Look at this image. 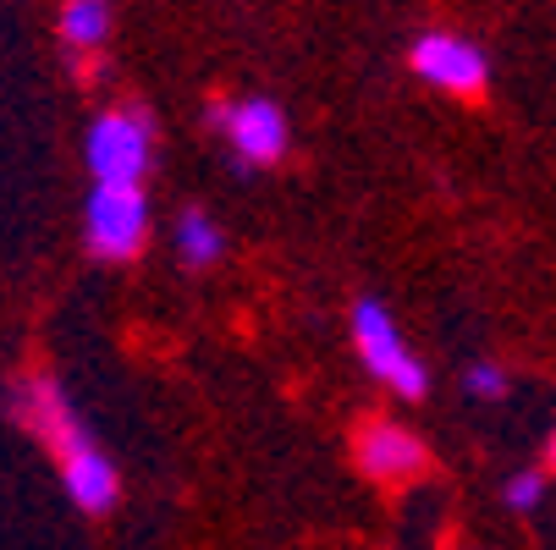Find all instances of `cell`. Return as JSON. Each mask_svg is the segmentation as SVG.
I'll return each mask as SVG.
<instances>
[{"label":"cell","instance_id":"obj_1","mask_svg":"<svg viewBox=\"0 0 556 550\" xmlns=\"http://www.w3.org/2000/svg\"><path fill=\"white\" fill-rule=\"evenodd\" d=\"M12 419L28 435L45 440V451L61 468V485H66V496L77 507L94 512V517H105L116 507V490H122L116 462L94 446L89 424L77 419V408L66 402V391H61L55 374H28L23 385H12Z\"/></svg>","mask_w":556,"mask_h":550},{"label":"cell","instance_id":"obj_2","mask_svg":"<svg viewBox=\"0 0 556 550\" xmlns=\"http://www.w3.org/2000/svg\"><path fill=\"white\" fill-rule=\"evenodd\" d=\"M353 347H358L364 369L380 385H391L396 397H408V402H425L430 397V369L414 358V347L403 342V331H396L391 308L380 297H358L353 303Z\"/></svg>","mask_w":556,"mask_h":550},{"label":"cell","instance_id":"obj_3","mask_svg":"<svg viewBox=\"0 0 556 550\" xmlns=\"http://www.w3.org/2000/svg\"><path fill=\"white\" fill-rule=\"evenodd\" d=\"M84 154H89L94 188H138L149 161H154V121H149V111L122 105V111L94 116Z\"/></svg>","mask_w":556,"mask_h":550},{"label":"cell","instance_id":"obj_4","mask_svg":"<svg viewBox=\"0 0 556 550\" xmlns=\"http://www.w3.org/2000/svg\"><path fill=\"white\" fill-rule=\"evenodd\" d=\"M204 121L231 143V154L243 166H276L292 143V127H287L281 105H270V100H215L204 111Z\"/></svg>","mask_w":556,"mask_h":550},{"label":"cell","instance_id":"obj_5","mask_svg":"<svg viewBox=\"0 0 556 550\" xmlns=\"http://www.w3.org/2000/svg\"><path fill=\"white\" fill-rule=\"evenodd\" d=\"M84 231H89V254L127 265L138 259L143 238H149V199L143 188H94L89 209H84Z\"/></svg>","mask_w":556,"mask_h":550},{"label":"cell","instance_id":"obj_6","mask_svg":"<svg viewBox=\"0 0 556 550\" xmlns=\"http://www.w3.org/2000/svg\"><path fill=\"white\" fill-rule=\"evenodd\" d=\"M353 457H358V468H364L375 485H408V479H419L425 468H430L425 440H419L414 430H403L396 419H369V424H358Z\"/></svg>","mask_w":556,"mask_h":550},{"label":"cell","instance_id":"obj_7","mask_svg":"<svg viewBox=\"0 0 556 550\" xmlns=\"http://www.w3.org/2000/svg\"><path fill=\"white\" fill-rule=\"evenodd\" d=\"M408 61H414V72L425 77V84H435L441 94H463V100H473V94L485 89V77H491L485 50L473 44V39H457V34H425V39H414Z\"/></svg>","mask_w":556,"mask_h":550},{"label":"cell","instance_id":"obj_8","mask_svg":"<svg viewBox=\"0 0 556 550\" xmlns=\"http://www.w3.org/2000/svg\"><path fill=\"white\" fill-rule=\"evenodd\" d=\"M111 23H116L111 0H66L61 17H55L61 39H66L77 55H84V50H100V44L111 39Z\"/></svg>","mask_w":556,"mask_h":550},{"label":"cell","instance_id":"obj_9","mask_svg":"<svg viewBox=\"0 0 556 550\" xmlns=\"http://www.w3.org/2000/svg\"><path fill=\"white\" fill-rule=\"evenodd\" d=\"M177 254H182V265H193V270H204V265H215V259L226 254L220 226H215L204 209H182V220H177Z\"/></svg>","mask_w":556,"mask_h":550},{"label":"cell","instance_id":"obj_10","mask_svg":"<svg viewBox=\"0 0 556 550\" xmlns=\"http://www.w3.org/2000/svg\"><path fill=\"white\" fill-rule=\"evenodd\" d=\"M502 496H507V507H513V512H534V507H540V496H545V468H523V474H513Z\"/></svg>","mask_w":556,"mask_h":550},{"label":"cell","instance_id":"obj_11","mask_svg":"<svg viewBox=\"0 0 556 550\" xmlns=\"http://www.w3.org/2000/svg\"><path fill=\"white\" fill-rule=\"evenodd\" d=\"M463 385H468V397L496 402V397H507V369H496V363H473V369L463 374Z\"/></svg>","mask_w":556,"mask_h":550},{"label":"cell","instance_id":"obj_12","mask_svg":"<svg viewBox=\"0 0 556 550\" xmlns=\"http://www.w3.org/2000/svg\"><path fill=\"white\" fill-rule=\"evenodd\" d=\"M545 462H551V468H556V435H551V457H545Z\"/></svg>","mask_w":556,"mask_h":550}]
</instances>
